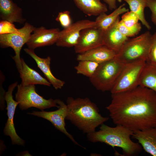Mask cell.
Returning a JSON list of instances; mask_svg holds the SVG:
<instances>
[{
  "label": "cell",
  "mask_w": 156,
  "mask_h": 156,
  "mask_svg": "<svg viewBox=\"0 0 156 156\" xmlns=\"http://www.w3.org/2000/svg\"><path fill=\"white\" fill-rule=\"evenodd\" d=\"M129 5L130 11L136 14L138 16L139 21L148 30L151 26L145 18L144 10L146 7L147 0H123Z\"/></svg>",
  "instance_id": "cell-23"
},
{
  "label": "cell",
  "mask_w": 156,
  "mask_h": 156,
  "mask_svg": "<svg viewBox=\"0 0 156 156\" xmlns=\"http://www.w3.org/2000/svg\"><path fill=\"white\" fill-rule=\"evenodd\" d=\"M55 20L59 22L64 28L68 27L72 23L70 12L67 10L59 12Z\"/></svg>",
  "instance_id": "cell-28"
},
{
  "label": "cell",
  "mask_w": 156,
  "mask_h": 156,
  "mask_svg": "<svg viewBox=\"0 0 156 156\" xmlns=\"http://www.w3.org/2000/svg\"><path fill=\"white\" fill-rule=\"evenodd\" d=\"M60 30L57 28L47 29L43 26L35 27L26 43L27 48L35 50L37 48L56 43Z\"/></svg>",
  "instance_id": "cell-13"
},
{
  "label": "cell",
  "mask_w": 156,
  "mask_h": 156,
  "mask_svg": "<svg viewBox=\"0 0 156 156\" xmlns=\"http://www.w3.org/2000/svg\"><path fill=\"white\" fill-rule=\"evenodd\" d=\"M125 65L115 57L100 64L90 81L97 90L110 91Z\"/></svg>",
  "instance_id": "cell-5"
},
{
  "label": "cell",
  "mask_w": 156,
  "mask_h": 156,
  "mask_svg": "<svg viewBox=\"0 0 156 156\" xmlns=\"http://www.w3.org/2000/svg\"><path fill=\"white\" fill-rule=\"evenodd\" d=\"M103 31L95 27L82 30L77 44L74 47L75 52L80 54L97 47L103 45Z\"/></svg>",
  "instance_id": "cell-12"
},
{
  "label": "cell",
  "mask_w": 156,
  "mask_h": 156,
  "mask_svg": "<svg viewBox=\"0 0 156 156\" xmlns=\"http://www.w3.org/2000/svg\"><path fill=\"white\" fill-rule=\"evenodd\" d=\"M132 136L146 152L156 156V127L133 131Z\"/></svg>",
  "instance_id": "cell-18"
},
{
  "label": "cell",
  "mask_w": 156,
  "mask_h": 156,
  "mask_svg": "<svg viewBox=\"0 0 156 156\" xmlns=\"http://www.w3.org/2000/svg\"><path fill=\"white\" fill-rule=\"evenodd\" d=\"M21 8L12 0H0V18L12 23L23 24L26 19L23 16Z\"/></svg>",
  "instance_id": "cell-17"
},
{
  "label": "cell",
  "mask_w": 156,
  "mask_h": 156,
  "mask_svg": "<svg viewBox=\"0 0 156 156\" xmlns=\"http://www.w3.org/2000/svg\"><path fill=\"white\" fill-rule=\"evenodd\" d=\"M35 27L26 22L21 28L19 34H10L0 35V47L2 48L9 47L14 50L15 55L12 57L14 61L18 70L21 68L20 53L23 45L27 42Z\"/></svg>",
  "instance_id": "cell-8"
},
{
  "label": "cell",
  "mask_w": 156,
  "mask_h": 156,
  "mask_svg": "<svg viewBox=\"0 0 156 156\" xmlns=\"http://www.w3.org/2000/svg\"><path fill=\"white\" fill-rule=\"evenodd\" d=\"M146 62L142 60L126 65L110 91L111 94L127 91L139 86L140 76Z\"/></svg>",
  "instance_id": "cell-7"
},
{
  "label": "cell",
  "mask_w": 156,
  "mask_h": 156,
  "mask_svg": "<svg viewBox=\"0 0 156 156\" xmlns=\"http://www.w3.org/2000/svg\"><path fill=\"white\" fill-rule=\"evenodd\" d=\"M152 35L147 31L138 36L128 39L118 52L116 58L127 65L137 61H147L151 44Z\"/></svg>",
  "instance_id": "cell-4"
},
{
  "label": "cell",
  "mask_w": 156,
  "mask_h": 156,
  "mask_svg": "<svg viewBox=\"0 0 156 156\" xmlns=\"http://www.w3.org/2000/svg\"><path fill=\"white\" fill-rule=\"evenodd\" d=\"M21 67L18 70L23 86L39 84L50 86L51 83L36 71L29 67L21 58Z\"/></svg>",
  "instance_id": "cell-19"
},
{
  "label": "cell",
  "mask_w": 156,
  "mask_h": 156,
  "mask_svg": "<svg viewBox=\"0 0 156 156\" xmlns=\"http://www.w3.org/2000/svg\"><path fill=\"white\" fill-rule=\"evenodd\" d=\"M122 0H117V1H118L119 2H121Z\"/></svg>",
  "instance_id": "cell-32"
},
{
  "label": "cell",
  "mask_w": 156,
  "mask_h": 156,
  "mask_svg": "<svg viewBox=\"0 0 156 156\" xmlns=\"http://www.w3.org/2000/svg\"><path fill=\"white\" fill-rule=\"evenodd\" d=\"M68 110L66 119L87 134L95 131L96 128L107 121L109 118L102 116L96 105L88 98L66 100Z\"/></svg>",
  "instance_id": "cell-2"
},
{
  "label": "cell",
  "mask_w": 156,
  "mask_h": 156,
  "mask_svg": "<svg viewBox=\"0 0 156 156\" xmlns=\"http://www.w3.org/2000/svg\"><path fill=\"white\" fill-rule=\"evenodd\" d=\"M146 7L151 10V21L156 26V0H147Z\"/></svg>",
  "instance_id": "cell-30"
},
{
  "label": "cell",
  "mask_w": 156,
  "mask_h": 156,
  "mask_svg": "<svg viewBox=\"0 0 156 156\" xmlns=\"http://www.w3.org/2000/svg\"><path fill=\"white\" fill-rule=\"evenodd\" d=\"M111 97L106 109L116 125L133 132L156 127V93L153 90L138 86Z\"/></svg>",
  "instance_id": "cell-1"
},
{
  "label": "cell",
  "mask_w": 156,
  "mask_h": 156,
  "mask_svg": "<svg viewBox=\"0 0 156 156\" xmlns=\"http://www.w3.org/2000/svg\"><path fill=\"white\" fill-rule=\"evenodd\" d=\"M99 64L89 60L79 61L75 68L78 74L86 76L89 78L94 75Z\"/></svg>",
  "instance_id": "cell-24"
},
{
  "label": "cell",
  "mask_w": 156,
  "mask_h": 156,
  "mask_svg": "<svg viewBox=\"0 0 156 156\" xmlns=\"http://www.w3.org/2000/svg\"><path fill=\"white\" fill-rule=\"evenodd\" d=\"M119 21V17L111 26L103 31V45L117 53L128 39L118 29V24Z\"/></svg>",
  "instance_id": "cell-14"
},
{
  "label": "cell",
  "mask_w": 156,
  "mask_h": 156,
  "mask_svg": "<svg viewBox=\"0 0 156 156\" xmlns=\"http://www.w3.org/2000/svg\"><path fill=\"white\" fill-rule=\"evenodd\" d=\"M16 101L19 103V108L22 110H26L31 107L37 108L41 111L56 107L58 108L56 99H46L36 92L34 85L23 86L21 83L17 86L15 94Z\"/></svg>",
  "instance_id": "cell-6"
},
{
  "label": "cell",
  "mask_w": 156,
  "mask_h": 156,
  "mask_svg": "<svg viewBox=\"0 0 156 156\" xmlns=\"http://www.w3.org/2000/svg\"><path fill=\"white\" fill-rule=\"evenodd\" d=\"M139 18L134 12L128 11L123 15L120 21L126 26L132 27L138 23Z\"/></svg>",
  "instance_id": "cell-27"
},
{
  "label": "cell",
  "mask_w": 156,
  "mask_h": 156,
  "mask_svg": "<svg viewBox=\"0 0 156 156\" xmlns=\"http://www.w3.org/2000/svg\"><path fill=\"white\" fill-rule=\"evenodd\" d=\"M146 62L156 66V32L152 36L148 58Z\"/></svg>",
  "instance_id": "cell-29"
},
{
  "label": "cell",
  "mask_w": 156,
  "mask_h": 156,
  "mask_svg": "<svg viewBox=\"0 0 156 156\" xmlns=\"http://www.w3.org/2000/svg\"><path fill=\"white\" fill-rule=\"evenodd\" d=\"M133 132L121 125L112 127L103 124L97 131L87 134V138L93 143H104L114 148H121L124 156L138 155L142 147L138 143L133 141L131 138Z\"/></svg>",
  "instance_id": "cell-3"
},
{
  "label": "cell",
  "mask_w": 156,
  "mask_h": 156,
  "mask_svg": "<svg viewBox=\"0 0 156 156\" xmlns=\"http://www.w3.org/2000/svg\"><path fill=\"white\" fill-rule=\"evenodd\" d=\"M118 27L121 33L128 38L137 35L142 29L141 24L139 23L132 27H128L125 26L120 20L118 23Z\"/></svg>",
  "instance_id": "cell-25"
},
{
  "label": "cell",
  "mask_w": 156,
  "mask_h": 156,
  "mask_svg": "<svg viewBox=\"0 0 156 156\" xmlns=\"http://www.w3.org/2000/svg\"><path fill=\"white\" fill-rule=\"evenodd\" d=\"M18 85L17 81L10 85L5 94V99L7 103L6 109L7 110V114L8 119L3 129V133L5 135L10 137L12 144L24 146L25 141L16 133L14 123L15 111L19 103L13 99L12 93Z\"/></svg>",
  "instance_id": "cell-10"
},
{
  "label": "cell",
  "mask_w": 156,
  "mask_h": 156,
  "mask_svg": "<svg viewBox=\"0 0 156 156\" xmlns=\"http://www.w3.org/2000/svg\"><path fill=\"white\" fill-rule=\"evenodd\" d=\"M21 32V29H17L13 23L6 20H1L0 35L10 34H19Z\"/></svg>",
  "instance_id": "cell-26"
},
{
  "label": "cell",
  "mask_w": 156,
  "mask_h": 156,
  "mask_svg": "<svg viewBox=\"0 0 156 156\" xmlns=\"http://www.w3.org/2000/svg\"><path fill=\"white\" fill-rule=\"evenodd\" d=\"M77 7L88 16H98L107 11L106 5L100 0H73Z\"/></svg>",
  "instance_id": "cell-20"
},
{
  "label": "cell",
  "mask_w": 156,
  "mask_h": 156,
  "mask_svg": "<svg viewBox=\"0 0 156 156\" xmlns=\"http://www.w3.org/2000/svg\"><path fill=\"white\" fill-rule=\"evenodd\" d=\"M96 25L95 21L87 19L79 20L72 23L60 31L56 45L60 47H74L77 43L81 31L87 28L95 27Z\"/></svg>",
  "instance_id": "cell-11"
},
{
  "label": "cell",
  "mask_w": 156,
  "mask_h": 156,
  "mask_svg": "<svg viewBox=\"0 0 156 156\" xmlns=\"http://www.w3.org/2000/svg\"><path fill=\"white\" fill-rule=\"evenodd\" d=\"M24 50L35 60L38 67L55 89H60L64 86L65 82L56 78L51 72L50 68L51 59L50 56L45 58L40 57L35 53L34 50L28 48L24 49Z\"/></svg>",
  "instance_id": "cell-15"
},
{
  "label": "cell",
  "mask_w": 156,
  "mask_h": 156,
  "mask_svg": "<svg viewBox=\"0 0 156 156\" xmlns=\"http://www.w3.org/2000/svg\"><path fill=\"white\" fill-rule=\"evenodd\" d=\"M108 5L109 9L111 10H115L117 8L116 1L117 0H103Z\"/></svg>",
  "instance_id": "cell-31"
},
{
  "label": "cell",
  "mask_w": 156,
  "mask_h": 156,
  "mask_svg": "<svg viewBox=\"0 0 156 156\" xmlns=\"http://www.w3.org/2000/svg\"><path fill=\"white\" fill-rule=\"evenodd\" d=\"M139 86L149 88L156 93V66L146 62L140 76Z\"/></svg>",
  "instance_id": "cell-22"
},
{
  "label": "cell",
  "mask_w": 156,
  "mask_h": 156,
  "mask_svg": "<svg viewBox=\"0 0 156 156\" xmlns=\"http://www.w3.org/2000/svg\"></svg>",
  "instance_id": "cell-33"
},
{
  "label": "cell",
  "mask_w": 156,
  "mask_h": 156,
  "mask_svg": "<svg viewBox=\"0 0 156 156\" xmlns=\"http://www.w3.org/2000/svg\"><path fill=\"white\" fill-rule=\"evenodd\" d=\"M56 101L59 107L55 111L51 112H46L44 110L40 112L33 111L32 112L28 113V114L42 118L49 121L56 129L67 136L75 144L85 148L77 142L65 128V120L68 110L66 104L60 99H56Z\"/></svg>",
  "instance_id": "cell-9"
},
{
  "label": "cell",
  "mask_w": 156,
  "mask_h": 156,
  "mask_svg": "<svg viewBox=\"0 0 156 156\" xmlns=\"http://www.w3.org/2000/svg\"><path fill=\"white\" fill-rule=\"evenodd\" d=\"M117 54L116 52L102 45L78 54L77 59L79 61L89 60L100 64L114 58Z\"/></svg>",
  "instance_id": "cell-16"
},
{
  "label": "cell",
  "mask_w": 156,
  "mask_h": 156,
  "mask_svg": "<svg viewBox=\"0 0 156 156\" xmlns=\"http://www.w3.org/2000/svg\"><path fill=\"white\" fill-rule=\"evenodd\" d=\"M125 5V4H122L109 14H107L106 12L100 14L95 21L96 22L95 27L103 31L106 29L116 21L120 15L129 11Z\"/></svg>",
  "instance_id": "cell-21"
}]
</instances>
